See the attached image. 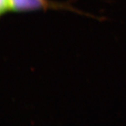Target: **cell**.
Masks as SVG:
<instances>
[{"mask_svg": "<svg viewBox=\"0 0 126 126\" xmlns=\"http://www.w3.org/2000/svg\"><path fill=\"white\" fill-rule=\"evenodd\" d=\"M10 9L16 11H32L46 7L47 0H9Z\"/></svg>", "mask_w": 126, "mask_h": 126, "instance_id": "1", "label": "cell"}, {"mask_svg": "<svg viewBox=\"0 0 126 126\" xmlns=\"http://www.w3.org/2000/svg\"><path fill=\"white\" fill-rule=\"evenodd\" d=\"M10 10L9 0H0V16Z\"/></svg>", "mask_w": 126, "mask_h": 126, "instance_id": "2", "label": "cell"}]
</instances>
